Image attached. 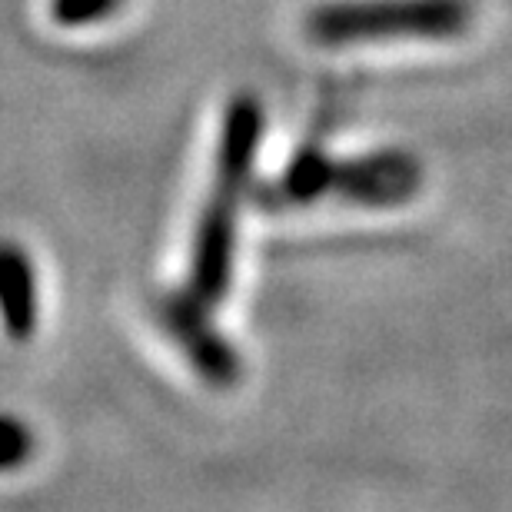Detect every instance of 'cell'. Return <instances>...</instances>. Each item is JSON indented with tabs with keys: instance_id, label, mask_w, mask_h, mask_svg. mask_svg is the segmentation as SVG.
<instances>
[{
	"instance_id": "obj_6",
	"label": "cell",
	"mask_w": 512,
	"mask_h": 512,
	"mask_svg": "<svg viewBox=\"0 0 512 512\" xmlns=\"http://www.w3.org/2000/svg\"><path fill=\"white\" fill-rule=\"evenodd\" d=\"M34 436L14 416H0V469H17L30 456Z\"/></svg>"
},
{
	"instance_id": "obj_4",
	"label": "cell",
	"mask_w": 512,
	"mask_h": 512,
	"mask_svg": "<svg viewBox=\"0 0 512 512\" xmlns=\"http://www.w3.org/2000/svg\"><path fill=\"white\" fill-rule=\"evenodd\" d=\"M0 316L7 333L17 340L34 333L37 326V283L34 266L17 247L0 243Z\"/></svg>"
},
{
	"instance_id": "obj_5",
	"label": "cell",
	"mask_w": 512,
	"mask_h": 512,
	"mask_svg": "<svg viewBox=\"0 0 512 512\" xmlns=\"http://www.w3.org/2000/svg\"><path fill=\"white\" fill-rule=\"evenodd\" d=\"M120 7V0H54L50 10H54V20L64 27H84V24H97V20L110 17Z\"/></svg>"
},
{
	"instance_id": "obj_1",
	"label": "cell",
	"mask_w": 512,
	"mask_h": 512,
	"mask_svg": "<svg viewBox=\"0 0 512 512\" xmlns=\"http://www.w3.org/2000/svg\"><path fill=\"white\" fill-rule=\"evenodd\" d=\"M263 133V114L253 97L233 100L227 124L220 137L217 160V190L200 220L197 253H193V273L187 286V300L197 306H213L227 296L233 273V247H237V200L253 170V153Z\"/></svg>"
},
{
	"instance_id": "obj_3",
	"label": "cell",
	"mask_w": 512,
	"mask_h": 512,
	"mask_svg": "<svg viewBox=\"0 0 512 512\" xmlns=\"http://www.w3.org/2000/svg\"><path fill=\"white\" fill-rule=\"evenodd\" d=\"M283 190L296 200L316 197L323 190H340L356 200L389 203L413 190V163L399 157L366 160V163H330L320 157H300L293 163Z\"/></svg>"
},
{
	"instance_id": "obj_2",
	"label": "cell",
	"mask_w": 512,
	"mask_h": 512,
	"mask_svg": "<svg viewBox=\"0 0 512 512\" xmlns=\"http://www.w3.org/2000/svg\"><path fill=\"white\" fill-rule=\"evenodd\" d=\"M466 17V0H356L316 10L310 17V37L320 44L453 37L466 27Z\"/></svg>"
}]
</instances>
